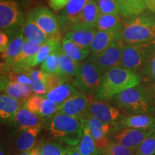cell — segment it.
Returning a JSON list of instances; mask_svg holds the SVG:
<instances>
[{
    "instance_id": "1",
    "label": "cell",
    "mask_w": 155,
    "mask_h": 155,
    "mask_svg": "<svg viewBox=\"0 0 155 155\" xmlns=\"http://www.w3.org/2000/svg\"><path fill=\"white\" fill-rule=\"evenodd\" d=\"M140 83L137 72L120 66L111 68L104 73L91 99L98 101H111L116 94Z\"/></svg>"
},
{
    "instance_id": "2",
    "label": "cell",
    "mask_w": 155,
    "mask_h": 155,
    "mask_svg": "<svg viewBox=\"0 0 155 155\" xmlns=\"http://www.w3.org/2000/svg\"><path fill=\"white\" fill-rule=\"evenodd\" d=\"M120 38L127 45L144 43L155 40V14L144 11L124 18Z\"/></svg>"
},
{
    "instance_id": "3",
    "label": "cell",
    "mask_w": 155,
    "mask_h": 155,
    "mask_svg": "<svg viewBox=\"0 0 155 155\" xmlns=\"http://www.w3.org/2000/svg\"><path fill=\"white\" fill-rule=\"evenodd\" d=\"M111 101L126 115L155 113L154 103L147 86L142 83L116 94Z\"/></svg>"
},
{
    "instance_id": "4",
    "label": "cell",
    "mask_w": 155,
    "mask_h": 155,
    "mask_svg": "<svg viewBox=\"0 0 155 155\" xmlns=\"http://www.w3.org/2000/svg\"><path fill=\"white\" fill-rule=\"evenodd\" d=\"M42 126L52 139L71 147H77L83 134L80 119L74 116L56 113L43 121Z\"/></svg>"
},
{
    "instance_id": "5",
    "label": "cell",
    "mask_w": 155,
    "mask_h": 155,
    "mask_svg": "<svg viewBox=\"0 0 155 155\" xmlns=\"http://www.w3.org/2000/svg\"><path fill=\"white\" fill-rule=\"evenodd\" d=\"M104 75L101 71L89 60L81 63L76 75L73 79V86L79 92L91 98L99 86Z\"/></svg>"
},
{
    "instance_id": "6",
    "label": "cell",
    "mask_w": 155,
    "mask_h": 155,
    "mask_svg": "<svg viewBox=\"0 0 155 155\" xmlns=\"http://www.w3.org/2000/svg\"><path fill=\"white\" fill-rule=\"evenodd\" d=\"M155 52V40L144 43L127 45L122 54L120 67L138 72Z\"/></svg>"
},
{
    "instance_id": "7",
    "label": "cell",
    "mask_w": 155,
    "mask_h": 155,
    "mask_svg": "<svg viewBox=\"0 0 155 155\" xmlns=\"http://www.w3.org/2000/svg\"><path fill=\"white\" fill-rule=\"evenodd\" d=\"M25 17L17 0H0V28L9 36L22 31Z\"/></svg>"
},
{
    "instance_id": "8",
    "label": "cell",
    "mask_w": 155,
    "mask_h": 155,
    "mask_svg": "<svg viewBox=\"0 0 155 155\" xmlns=\"http://www.w3.org/2000/svg\"><path fill=\"white\" fill-rule=\"evenodd\" d=\"M126 45L127 44L120 38L101 53L89 55L87 59L94 63L104 74L108 69L119 66Z\"/></svg>"
},
{
    "instance_id": "9",
    "label": "cell",
    "mask_w": 155,
    "mask_h": 155,
    "mask_svg": "<svg viewBox=\"0 0 155 155\" xmlns=\"http://www.w3.org/2000/svg\"><path fill=\"white\" fill-rule=\"evenodd\" d=\"M28 15L49 36L50 38L62 36L57 17H55L53 12L47 7H36L32 9Z\"/></svg>"
},
{
    "instance_id": "10",
    "label": "cell",
    "mask_w": 155,
    "mask_h": 155,
    "mask_svg": "<svg viewBox=\"0 0 155 155\" xmlns=\"http://www.w3.org/2000/svg\"><path fill=\"white\" fill-rule=\"evenodd\" d=\"M87 111L101 121L115 125L116 127L124 116L117 108L107 101H98L92 99L89 101Z\"/></svg>"
},
{
    "instance_id": "11",
    "label": "cell",
    "mask_w": 155,
    "mask_h": 155,
    "mask_svg": "<svg viewBox=\"0 0 155 155\" xmlns=\"http://www.w3.org/2000/svg\"><path fill=\"white\" fill-rule=\"evenodd\" d=\"M154 129L124 128L113 133V140L128 148L136 149L141 142L154 132Z\"/></svg>"
},
{
    "instance_id": "12",
    "label": "cell",
    "mask_w": 155,
    "mask_h": 155,
    "mask_svg": "<svg viewBox=\"0 0 155 155\" xmlns=\"http://www.w3.org/2000/svg\"><path fill=\"white\" fill-rule=\"evenodd\" d=\"M91 0H71L64 8L58 12L57 19L61 33L65 35L70 30L71 24Z\"/></svg>"
},
{
    "instance_id": "13",
    "label": "cell",
    "mask_w": 155,
    "mask_h": 155,
    "mask_svg": "<svg viewBox=\"0 0 155 155\" xmlns=\"http://www.w3.org/2000/svg\"><path fill=\"white\" fill-rule=\"evenodd\" d=\"M88 97L79 92L58 106L57 113L74 116L80 119L88 112Z\"/></svg>"
},
{
    "instance_id": "14",
    "label": "cell",
    "mask_w": 155,
    "mask_h": 155,
    "mask_svg": "<svg viewBox=\"0 0 155 155\" xmlns=\"http://www.w3.org/2000/svg\"><path fill=\"white\" fill-rule=\"evenodd\" d=\"M42 127L29 128L25 130H17L14 138V145L18 152H29L33 150L38 144Z\"/></svg>"
},
{
    "instance_id": "15",
    "label": "cell",
    "mask_w": 155,
    "mask_h": 155,
    "mask_svg": "<svg viewBox=\"0 0 155 155\" xmlns=\"http://www.w3.org/2000/svg\"><path fill=\"white\" fill-rule=\"evenodd\" d=\"M100 14L96 3L94 0H91L72 22L70 30L78 28H96Z\"/></svg>"
},
{
    "instance_id": "16",
    "label": "cell",
    "mask_w": 155,
    "mask_h": 155,
    "mask_svg": "<svg viewBox=\"0 0 155 155\" xmlns=\"http://www.w3.org/2000/svg\"><path fill=\"white\" fill-rule=\"evenodd\" d=\"M0 86L2 94L8 95L23 101H25L34 94L31 86L11 81L2 75H1Z\"/></svg>"
},
{
    "instance_id": "17",
    "label": "cell",
    "mask_w": 155,
    "mask_h": 155,
    "mask_svg": "<svg viewBox=\"0 0 155 155\" xmlns=\"http://www.w3.org/2000/svg\"><path fill=\"white\" fill-rule=\"evenodd\" d=\"M25 102L2 94L0 96V119L2 123L11 125L17 111L23 107Z\"/></svg>"
},
{
    "instance_id": "18",
    "label": "cell",
    "mask_w": 155,
    "mask_h": 155,
    "mask_svg": "<svg viewBox=\"0 0 155 155\" xmlns=\"http://www.w3.org/2000/svg\"><path fill=\"white\" fill-rule=\"evenodd\" d=\"M124 128L134 129H154L155 116L153 114L124 115L117 125V131Z\"/></svg>"
},
{
    "instance_id": "19",
    "label": "cell",
    "mask_w": 155,
    "mask_h": 155,
    "mask_svg": "<svg viewBox=\"0 0 155 155\" xmlns=\"http://www.w3.org/2000/svg\"><path fill=\"white\" fill-rule=\"evenodd\" d=\"M121 30L97 31L96 36L91 45L90 55H96L111 45L120 38Z\"/></svg>"
},
{
    "instance_id": "20",
    "label": "cell",
    "mask_w": 155,
    "mask_h": 155,
    "mask_svg": "<svg viewBox=\"0 0 155 155\" xmlns=\"http://www.w3.org/2000/svg\"><path fill=\"white\" fill-rule=\"evenodd\" d=\"M82 119L86 121L89 131L91 134L94 140L103 138L104 137H107L111 133H114L117 131L116 126L104 123L97 118L94 117V116L91 115L88 112L85 114Z\"/></svg>"
},
{
    "instance_id": "21",
    "label": "cell",
    "mask_w": 155,
    "mask_h": 155,
    "mask_svg": "<svg viewBox=\"0 0 155 155\" xmlns=\"http://www.w3.org/2000/svg\"><path fill=\"white\" fill-rule=\"evenodd\" d=\"M11 125L17 130H25L29 128L42 127V119L38 114L22 107L17 111Z\"/></svg>"
},
{
    "instance_id": "22",
    "label": "cell",
    "mask_w": 155,
    "mask_h": 155,
    "mask_svg": "<svg viewBox=\"0 0 155 155\" xmlns=\"http://www.w3.org/2000/svg\"><path fill=\"white\" fill-rule=\"evenodd\" d=\"M62 40V37L50 38L46 40L40 45L38 53L29 61L27 66L33 68L42 64L52 52L61 47Z\"/></svg>"
},
{
    "instance_id": "23",
    "label": "cell",
    "mask_w": 155,
    "mask_h": 155,
    "mask_svg": "<svg viewBox=\"0 0 155 155\" xmlns=\"http://www.w3.org/2000/svg\"><path fill=\"white\" fill-rule=\"evenodd\" d=\"M96 32V28H78L68 31L64 38L83 48L90 49Z\"/></svg>"
},
{
    "instance_id": "24",
    "label": "cell",
    "mask_w": 155,
    "mask_h": 155,
    "mask_svg": "<svg viewBox=\"0 0 155 155\" xmlns=\"http://www.w3.org/2000/svg\"><path fill=\"white\" fill-rule=\"evenodd\" d=\"M22 32L25 40L40 45L44 43L50 38L29 15L25 19L22 27Z\"/></svg>"
},
{
    "instance_id": "25",
    "label": "cell",
    "mask_w": 155,
    "mask_h": 155,
    "mask_svg": "<svg viewBox=\"0 0 155 155\" xmlns=\"http://www.w3.org/2000/svg\"><path fill=\"white\" fill-rule=\"evenodd\" d=\"M82 124L83 134L78 145L75 147V149L82 155H102L101 152L98 150L95 140L93 138L91 134L89 131L88 126L84 119H80Z\"/></svg>"
},
{
    "instance_id": "26",
    "label": "cell",
    "mask_w": 155,
    "mask_h": 155,
    "mask_svg": "<svg viewBox=\"0 0 155 155\" xmlns=\"http://www.w3.org/2000/svg\"><path fill=\"white\" fill-rule=\"evenodd\" d=\"M78 93V91L73 86V84L65 83L47 92L43 97L60 106Z\"/></svg>"
},
{
    "instance_id": "27",
    "label": "cell",
    "mask_w": 155,
    "mask_h": 155,
    "mask_svg": "<svg viewBox=\"0 0 155 155\" xmlns=\"http://www.w3.org/2000/svg\"><path fill=\"white\" fill-rule=\"evenodd\" d=\"M81 63H78L73 60L71 57H69L67 54H65L60 48V63L58 73L61 75L64 78L66 79L68 83L73 81L74 77L76 75L78 68L80 66Z\"/></svg>"
},
{
    "instance_id": "28",
    "label": "cell",
    "mask_w": 155,
    "mask_h": 155,
    "mask_svg": "<svg viewBox=\"0 0 155 155\" xmlns=\"http://www.w3.org/2000/svg\"><path fill=\"white\" fill-rule=\"evenodd\" d=\"M61 48L64 53L78 63H82L86 61L91 53L89 48H83L65 38L62 40Z\"/></svg>"
},
{
    "instance_id": "29",
    "label": "cell",
    "mask_w": 155,
    "mask_h": 155,
    "mask_svg": "<svg viewBox=\"0 0 155 155\" xmlns=\"http://www.w3.org/2000/svg\"><path fill=\"white\" fill-rule=\"evenodd\" d=\"M73 147L57 141H42L35 148L41 155H67Z\"/></svg>"
},
{
    "instance_id": "30",
    "label": "cell",
    "mask_w": 155,
    "mask_h": 155,
    "mask_svg": "<svg viewBox=\"0 0 155 155\" xmlns=\"http://www.w3.org/2000/svg\"><path fill=\"white\" fill-rule=\"evenodd\" d=\"M25 42V38L22 31L13 35L7 49L5 52L1 53V59L4 63L7 64L10 63L21 53L24 47Z\"/></svg>"
},
{
    "instance_id": "31",
    "label": "cell",
    "mask_w": 155,
    "mask_h": 155,
    "mask_svg": "<svg viewBox=\"0 0 155 155\" xmlns=\"http://www.w3.org/2000/svg\"><path fill=\"white\" fill-rule=\"evenodd\" d=\"M40 45H41L25 40L24 47H23L21 53L8 65H11V66L28 67L27 64L31 58L38 53Z\"/></svg>"
},
{
    "instance_id": "32",
    "label": "cell",
    "mask_w": 155,
    "mask_h": 155,
    "mask_svg": "<svg viewBox=\"0 0 155 155\" xmlns=\"http://www.w3.org/2000/svg\"><path fill=\"white\" fill-rule=\"evenodd\" d=\"M119 15L123 18L139 15L145 11L144 0H118Z\"/></svg>"
},
{
    "instance_id": "33",
    "label": "cell",
    "mask_w": 155,
    "mask_h": 155,
    "mask_svg": "<svg viewBox=\"0 0 155 155\" xmlns=\"http://www.w3.org/2000/svg\"><path fill=\"white\" fill-rule=\"evenodd\" d=\"M124 18L119 15H107L101 13L96 25L97 31L121 30Z\"/></svg>"
},
{
    "instance_id": "34",
    "label": "cell",
    "mask_w": 155,
    "mask_h": 155,
    "mask_svg": "<svg viewBox=\"0 0 155 155\" xmlns=\"http://www.w3.org/2000/svg\"><path fill=\"white\" fill-rule=\"evenodd\" d=\"M29 75L32 81L31 87L33 94L43 96L47 93L45 86V78L47 73L43 72L42 70L32 69V68H31Z\"/></svg>"
},
{
    "instance_id": "35",
    "label": "cell",
    "mask_w": 155,
    "mask_h": 155,
    "mask_svg": "<svg viewBox=\"0 0 155 155\" xmlns=\"http://www.w3.org/2000/svg\"><path fill=\"white\" fill-rule=\"evenodd\" d=\"M141 83L147 86L155 83V52L142 68L137 72Z\"/></svg>"
},
{
    "instance_id": "36",
    "label": "cell",
    "mask_w": 155,
    "mask_h": 155,
    "mask_svg": "<svg viewBox=\"0 0 155 155\" xmlns=\"http://www.w3.org/2000/svg\"><path fill=\"white\" fill-rule=\"evenodd\" d=\"M54 50L42 63L40 70L47 74L58 73L60 63V48Z\"/></svg>"
},
{
    "instance_id": "37",
    "label": "cell",
    "mask_w": 155,
    "mask_h": 155,
    "mask_svg": "<svg viewBox=\"0 0 155 155\" xmlns=\"http://www.w3.org/2000/svg\"><path fill=\"white\" fill-rule=\"evenodd\" d=\"M102 155H135V150L128 148L112 140L108 147L101 152Z\"/></svg>"
},
{
    "instance_id": "38",
    "label": "cell",
    "mask_w": 155,
    "mask_h": 155,
    "mask_svg": "<svg viewBox=\"0 0 155 155\" xmlns=\"http://www.w3.org/2000/svg\"><path fill=\"white\" fill-rule=\"evenodd\" d=\"M58 106L59 105L56 104L55 103L43 97L38 115L41 118L42 121L50 119L57 113Z\"/></svg>"
},
{
    "instance_id": "39",
    "label": "cell",
    "mask_w": 155,
    "mask_h": 155,
    "mask_svg": "<svg viewBox=\"0 0 155 155\" xmlns=\"http://www.w3.org/2000/svg\"><path fill=\"white\" fill-rule=\"evenodd\" d=\"M101 14L119 15L118 0H94Z\"/></svg>"
},
{
    "instance_id": "40",
    "label": "cell",
    "mask_w": 155,
    "mask_h": 155,
    "mask_svg": "<svg viewBox=\"0 0 155 155\" xmlns=\"http://www.w3.org/2000/svg\"><path fill=\"white\" fill-rule=\"evenodd\" d=\"M139 154L154 155L155 153V130L152 134L144 139L135 150Z\"/></svg>"
},
{
    "instance_id": "41",
    "label": "cell",
    "mask_w": 155,
    "mask_h": 155,
    "mask_svg": "<svg viewBox=\"0 0 155 155\" xmlns=\"http://www.w3.org/2000/svg\"><path fill=\"white\" fill-rule=\"evenodd\" d=\"M65 83L68 82L59 73H49V74L46 75L45 86L47 92L53 90V88Z\"/></svg>"
},
{
    "instance_id": "42",
    "label": "cell",
    "mask_w": 155,
    "mask_h": 155,
    "mask_svg": "<svg viewBox=\"0 0 155 155\" xmlns=\"http://www.w3.org/2000/svg\"><path fill=\"white\" fill-rule=\"evenodd\" d=\"M42 98H43L42 96L33 94L28 99L25 101L23 108H26V109L32 112V113L38 114L39 110H40V106H41Z\"/></svg>"
},
{
    "instance_id": "43",
    "label": "cell",
    "mask_w": 155,
    "mask_h": 155,
    "mask_svg": "<svg viewBox=\"0 0 155 155\" xmlns=\"http://www.w3.org/2000/svg\"><path fill=\"white\" fill-rule=\"evenodd\" d=\"M9 42H10V38L8 33L4 30L0 32V53H2L6 51L8 48Z\"/></svg>"
},
{
    "instance_id": "44",
    "label": "cell",
    "mask_w": 155,
    "mask_h": 155,
    "mask_svg": "<svg viewBox=\"0 0 155 155\" xmlns=\"http://www.w3.org/2000/svg\"><path fill=\"white\" fill-rule=\"evenodd\" d=\"M49 5L55 12H60L66 6L71 0H48Z\"/></svg>"
},
{
    "instance_id": "45",
    "label": "cell",
    "mask_w": 155,
    "mask_h": 155,
    "mask_svg": "<svg viewBox=\"0 0 155 155\" xmlns=\"http://www.w3.org/2000/svg\"><path fill=\"white\" fill-rule=\"evenodd\" d=\"M111 141L112 140L109 139L108 136H107V137H104L103 138L95 140V144H96L98 150L102 152V151L105 150L106 147H108V145L111 144Z\"/></svg>"
},
{
    "instance_id": "46",
    "label": "cell",
    "mask_w": 155,
    "mask_h": 155,
    "mask_svg": "<svg viewBox=\"0 0 155 155\" xmlns=\"http://www.w3.org/2000/svg\"><path fill=\"white\" fill-rule=\"evenodd\" d=\"M146 86L149 93H150L151 97H152L153 101H154L155 104V83H151V84L147 85Z\"/></svg>"
},
{
    "instance_id": "47",
    "label": "cell",
    "mask_w": 155,
    "mask_h": 155,
    "mask_svg": "<svg viewBox=\"0 0 155 155\" xmlns=\"http://www.w3.org/2000/svg\"><path fill=\"white\" fill-rule=\"evenodd\" d=\"M144 2L148 10L155 14V0H144Z\"/></svg>"
},
{
    "instance_id": "48",
    "label": "cell",
    "mask_w": 155,
    "mask_h": 155,
    "mask_svg": "<svg viewBox=\"0 0 155 155\" xmlns=\"http://www.w3.org/2000/svg\"><path fill=\"white\" fill-rule=\"evenodd\" d=\"M67 155H82V154L78 152V151L76 150V149H75V147H73V150H71V152H70Z\"/></svg>"
},
{
    "instance_id": "49",
    "label": "cell",
    "mask_w": 155,
    "mask_h": 155,
    "mask_svg": "<svg viewBox=\"0 0 155 155\" xmlns=\"http://www.w3.org/2000/svg\"><path fill=\"white\" fill-rule=\"evenodd\" d=\"M30 155H41L40 154V152H39L35 148H34L33 150H30Z\"/></svg>"
},
{
    "instance_id": "50",
    "label": "cell",
    "mask_w": 155,
    "mask_h": 155,
    "mask_svg": "<svg viewBox=\"0 0 155 155\" xmlns=\"http://www.w3.org/2000/svg\"><path fill=\"white\" fill-rule=\"evenodd\" d=\"M15 155H30V152H18Z\"/></svg>"
},
{
    "instance_id": "51",
    "label": "cell",
    "mask_w": 155,
    "mask_h": 155,
    "mask_svg": "<svg viewBox=\"0 0 155 155\" xmlns=\"http://www.w3.org/2000/svg\"><path fill=\"white\" fill-rule=\"evenodd\" d=\"M0 155H7L5 153V151L4 150L2 146H1V150H0Z\"/></svg>"
},
{
    "instance_id": "52",
    "label": "cell",
    "mask_w": 155,
    "mask_h": 155,
    "mask_svg": "<svg viewBox=\"0 0 155 155\" xmlns=\"http://www.w3.org/2000/svg\"><path fill=\"white\" fill-rule=\"evenodd\" d=\"M135 155H145V154H136Z\"/></svg>"
},
{
    "instance_id": "53",
    "label": "cell",
    "mask_w": 155,
    "mask_h": 155,
    "mask_svg": "<svg viewBox=\"0 0 155 155\" xmlns=\"http://www.w3.org/2000/svg\"><path fill=\"white\" fill-rule=\"evenodd\" d=\"M154 155H155V153H154Z\"/></svg>"
}]
</instances>
